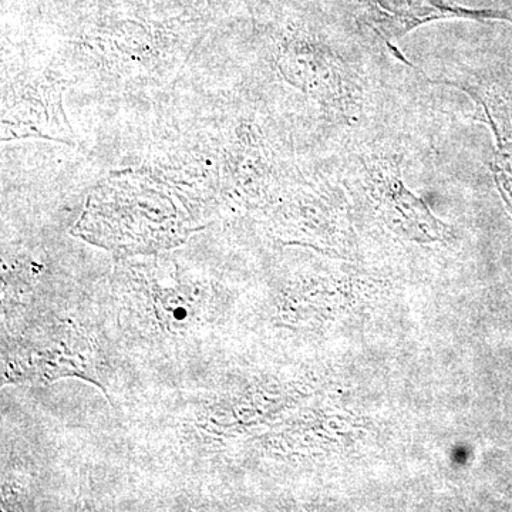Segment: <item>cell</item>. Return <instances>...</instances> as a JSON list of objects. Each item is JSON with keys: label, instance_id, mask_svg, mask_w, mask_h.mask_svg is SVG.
<instances>
[{"label": "cell", "instance_id": "3", "mask_svg": "<svg viewBox=\"0 0 512 512\" xmlns=\"http://www.w3.org/2000/svg\"><path fill=\"white\" fill-rule=\"evenodd\" d=\"M457 87L461 92L467 93L471 99L476 100L483 109L487 121L493 131L497 151L491 170L497 183L498 190L507 202L512 215V114L505 101L488 89H477L467 84L457 82H444Z\"/></svg>", "mask_w": 512, "mask_h": 512}, {"label": "cell", "instance_id": "2", "mask_svg": "<svg viewBox=\"0 0 512 512\" xmlns=\"http://www.w3.org/2000/svg\"><path fill=\"white\" fill-rule=\"evenodd\" d=\"M370 183L384 217L397 232L414 242H436L446 238L448 227L431 214L419 197L407 190L399 163L377 160L370 167Z\"/></svg>", "mask_w": 512, "mask_h": 512}, {"label": "cell", "instance_id": "1", "mask_svg": "<svg viewBox=\"0 0 512 512\" xmlns=\"http://www.w3.org/2000/svg\"><path fill=\"white\" fill-rule=\"evenodd\" d=\"M359 3L367 25L382 37L400 62L410 67L413 64L397 52L393 43L420 26L448 19L505 20L512 23L510 10L464 8L446 0H359Z\"/></svg>", "mask_w": 512, "mask_h": 512}, {"label": "cell", "instance_id": "4", "mask_svg": "<svg viewBox=\"0 0 512 512\" xmlns=\"http://www.w3.org/2000/svg\"><path fill=\"white\" fill-rule=\"evenodd\" d=\"M284 57L288 59V69L299 77L303 86L335 103L350 99L349 87L343 80L339 64L330 60L325 50L305 40H296L288 43Z\"/></svg>", "mask_w": 512, "mask_h": 512}]
</instances>
